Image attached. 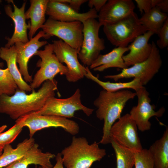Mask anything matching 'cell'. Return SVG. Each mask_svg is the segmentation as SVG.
Segmentation results:
<instances>
[{"label": "cell", "mask_w": 168, "mask_h": 168, "mask_svg": "<svg viewBox=\"0 0 168 168\" xmlns=\"http://www.w3.org/2000/svg\"><path fill=\"white\" fill-rule=\"evenodd\" d=\"M57 83L55 79L48 80L42 84L37 91L33 89L29 94L18 88L12 95L0 96V113L6 114L12 119L16 120L39 110L49 98L55 96Z\"/></svg>", "instance_id": "obj_1"}, {"label": "cell", "mask_w": 168, "mask_h": 168, "mask_svg": "<svg viewBox=\"0 0 168 168\" xmlns=\"http://www.w3.org/2000/svg\"><path fill=\"white\" fill-rule=\"evenodd\" d=\"M136 96V92L128 90H123L114 92L103 90L93 102L97 108L96 117L104 122L103 135L99 143L107 144L110 143V131L113 124L119 119L127 102Z\"/></svg>", "instance_id": "obj_2"}, {"label": "cell", "mask_w": 168, "mask_h": 168, "mask_svg": "<svg viewBox=\"0 0 168 168\" xmlns=\"http://www.w3.org/2000/svg\"><path fill=\"white\" fill-rule=\"evenodd\" d=\"M66 168H90L106 155L105 149L100 148L96 141L90 144L83 137L73 136L71 144L60 153Z\"/></svg>", "instance_id": "obj_3"}, {"label": "cell", "mask_w": 168, "mask_h": 168, "mask_svg": "<svg viewBox=\"0 0 168 168\" xmlns=\"http://www.w3.org/2000/svg\"><path fill=\"white\" fill-rule=\"evenodd\" d=\"M107 39L117 47H127L138 36L147 31L134 12L114 22L103 26Z\"/></svg>", "instance_id": "obj_4"}, {"label": "cell", "mask_w": 168, "mask_h": 168, "mask_svg": "<svg viewBox=\"0 0 168 168\" xmlns=\"http://www.w3.org/2000/svg\"><path fill=\"white\" fill-rule=\"evenodd\" d=\"M152 44V52L147 60L123 69L118 74L107 75L104 78L115 82L121 79L134 78L139 79L143 86L146 85L159 72L162 64L159 49L154 41Z\"/></svg>", "instance_id": "obj_5"}, {"label": "cell", "mask_w": 168, "mask_h": 168, "mask_svg": "<svg viewBox=\"0 0 168 168\" xmlns=\"http://www.w3.org/2000/svg\"><path fill=\"white\" fill-rule=\"evenodd\" d=\"M82 23L83 39L78 58L84 65L89 67L105 49V41L99 36L101 26L96 19L90 18Z\"/></svg>", "instance_id": "obj_6"}, {"label": "cell", "mask_w": 168, "mask_h": 168, "mask_svg": "<svg viewBox=\"0 0 168 168\" xmlns=\"http://www.w3.org/2000/svg\"><path fill=\"white\" fill-rule=\"evenodd\" d=\"M35 55L40 58L36 66L40 68L30 84L32 89L39 87L44 82L52 81L57 74L66 76L68 72L67 67L61 63L53 52L52 44L48 43L43 50H38Z\"/></svg>", "instance_id": "obj_7"}, {"label": "cell", "mask_w": 168, "mask_h": 168, "mask_svg": "<svg viewBox=\"0 0 168 168\" xmlns=\"http://www.w3.org/2000/svg\"><path fill=\"white\" fill-rule=\"evenodd\" d=\"M80 89H77L73 94L66 98L59 99L52 96L49 98L40 110L33 112L41 115H54L67 118L74 117L75 112L82 111L90 116L94 110L83 105L81 102Z\"/></svg>", "instance_id": "obj_8"}, {"label": "cell", "mask_w": 168, "mask_h": 168, "mask_svg": "<svg viewBox=\"0 0 168 168\" xmlns=\"http://www.w3.org/2000/svg\"><path fill=\"white\" fill-rule=\"evenodd\" d=\"M41 28L50 37L57 36L79 52L83 39L82 22H63L49 18Z\"/></svg>", "instance_id": "obj_9"}, {"label": "cell", "mask_w": 168, "mask_h": 168, "mask_svg": "<svg viewBox=\"0 0 168 168\" xmlns=\"http://www.w3.org/2000/svg\"><path fill=\"white\" fill-rule=\"evenodd\" d=\"M24 127L29 129L30 138L38 131L50 127L61 128L70 134L78 133L80 128L75 121L64 117L54 115L37 114L33 112L23 116Z\"/></svg>", "instance_id": "obj_10"}, {"label": "cell", "mask_w": 168, "mask_h": 168, "mask_svg": "<svg viewBox=\"0 0 168 168\" xmlns=\"http://www.w3.org/2000/svg\"><path fill=\"white\" fill-rule=\"evenodd\" d=\"M138 129L135 121L127 113L112 125L110 131L111 140L135 152L140 151L143 148Z\"/></svg>", "instance_id": "obj_11"}, {"label": "cell", "mask_w": 168, "mask_h": 168, "mask_svg": "<svg viewBox=\"0 0 168 168\" xmlns=\"http://www.w3.org/2000/svg\"><path fill=\"white\" fill-rule=\"evenodd\" d=\"M135 92L138 98V104L132 108L129 114L135 122L138 128L141 132H144L151 128L150 118L153 116L162 117L165 109L162 107L155 111V106L150 103L149 93L144 86Z\"/></svg>", "instance_id": "obj_12"}, {"label": "cell", "mask_w": 168, "mask_h": 168, "mask_svg": "<svg viewBox=\"0 0 168 168\" xmlns=\"http://www.w3.org/2000/svg\"><path fill=\"white\" fill-rule=\"evenodd\" d=\"M53 52L58 60L64 63L68 68L65 76L69 82H75L82 79L86 73L85 67L79 62V52L61 40L53 41Z\"/></svg>", "instance_id": "obj_13"}, {"label": "cell", "mask_w": 168, "mask_h": 168, "mask_svg": "<svg viewBox=\"0 0 168 168\" xmlns=\"http://www.w3.org/2000/svg\"><path fill=\"white\" fill-rule=\"evenodd\" d=\"M42 37L45 39L50 38L44 31L41 30L28 42H17L14 44L16 53V62L19 64V71L26 82L31 83L33 79L28 69L27 65L30 58L35 55L40 48L48 44L46 41L39 40Z\"/></svg>", "instance_id": "obj_14"}, {"label": "cell", "mask_w": 168, "mask_h": 168, "mask_svg": "<svg viewBox=\"0 0 168 168\" xmlns=\"http://www.w3.org/2000/svg\"><path fill=\"white\" fill-rule=\"evenodd\" d=\"M46 14L51 19L63 22L79 21L82 23L90 18H98L97 12L94 8L84 13L77 12L67 4L57 0H49L47 5Z\"/></svg>", "instance_id": "obj_15"}, {"label": "cell", "mask_w": 168, "mask_h": 168, "mask_svg": "<svg viewBox=\"0 0 168 168\" xmlns=\"http://www.w3.org/2000/svg\"><path fill=\"white\" fill-rule=\"evenodd\" d=\"M12 4L14 11H12L11 5L8 4L4 7L6 14L13 21L15 25L14 31L11 38L6 37L7 40L5 47L9 48L17 42L24 43L29 40L27 34V30L30 28V24H27L26 22L25 10L26 2L23 3L20 8H18L13 0L8 1Z\"/></svg>", "instance_id": "obj_16"}, {"label": "cell", "mask_w": 168, "mask_h": 168, "mask_svg": "<svg viewBox=\"0 0 168 168\" xmlns=\"http://www.w3.org/2000/svg\"><path fill=\"white\" fill-rule=\"evenodd\" d=\"M134 4L132 0H109L98 14L101 26L116 22L134 12Z\"/></svg>", "instance_id": "obj_17"}, {"label": "cell", "mask_w": 168, "mask_h": 168, "mask_svg": "<svg viewBox=\"0 0 168 168\" xmlns=\"http://www.w3.org/2000/svg\"><path fill=\"white\" fill-rule=\"evenodd\" d=\"M154 34L151 31H147L136 37L127 46L129 52L122 57L127 67L142 62L149 58L152 52V45L148 42Z\"/></svg>", "instance_id": "obj_18"}, {"label": "cell", "mask_w": 168, "mask_h": 168, "mask_svg": "<svg viewBox=\"0 0 168 168\" xmlns=\"http://www.w3.org/2000/svg\"><path fill=\"white\" fill-rule=\"evenodd\" d=\"M55 157L54 154L43 152L38 144L35 143L22 157L3 168H27L32 164L39 165L42 168H52L50 160Z\"/></svg>", "instance_id": "obj_19"}, {"label": "cell", "mask_w": 168, "mask_h": 168, "mask_svg": "<svg viewBox=\"0 0 168 168\" xmlns=\"http://www.w3.org/2000/svg\"><path fill=\"white\" fill-rule=\"evenodd\" d=\"M128 51L127 47H118L107 54H100L89 67L90 69L101 72L111 68H117L122 69L127 68L122 57L124 54Z\"/></svg>", "instance_id": "obj_20"}, {"label": "cell", "mask_w": 168, "mask_h": 168, "mask_svg": "<svg viewBox=\"0 0 168 168\" xmlns=\"http://www.w3.org/2000/svg\"><path fill=\"white\" fill-rule=\"evenodd\" d=\"M49 0H30V6L25 12L26 19H30L29 38L32 39L45 22V15Z\"/></svg>", "instance_id": "obj_21"}, {"label": "cell", "mask_w": 168, "mask_h": 168, "mask_svg": "<svg viewBox=\"0 0 168 168\" xmlns=\"http://www.w3.org/2000/svg\"><path fill=\"white\" fill-rule=\"evenodd\" d=\"M16 53L14 44L7 48H0V58L5 61L10 73L14 79L18 88L26 92L32 90L30 85L26 82L22 77L18 68L16 60Z\"/></svg>", "instance_id": "obj_22"}, {"label": "cell", "mask_w": 168, "mask_h": 168, "mask_svg": "<svg viewBox=\"0 0 168 168\" xmlns=\"http://www.w3.org/2000/svg\"><path fill=\"white\" fill-rule=\"evenodd\" d=\"M35 143L32 137L25 139L15 149L10 144L5 145L0 156V168L5 167L22 157Z\"/></svg>", "instance_id": "obj_23"}, {"label": "cell", "mask_w": 168, "mask_h": 168, "mask_svg": "<svg viewBox=\"0 0 168 168\" xmlns=\"http://www.w3.org/2000/svg\"><path fill=\"white\" fill-rule=\"evenodd\" d=\"M148 150L153 158L154 168H168V128L162 137L155 141Z\"/></svg>", "instance_id": "obj_24"}, {"label": "cell", "mask_w": 168, "mask_h": 168, "mask_svg": "<svg viewBox=\"0 0 168 168\" xmlns=\"http://www.w3.org/2000/svg\"><path fill=\"white\" fill-rule=\"evenodd\" d=\"M85 67L86 73L85 77L95 82L101 86L104 90L107 91L114 92L124 89H131L136 92L143 86L140 80L137 78H134L130 82H111L101 81L92 74L89 67Z\"/></svg>", "instance_id": "obj_25"}, {"label": "cell", "mask_w": 168, "mask_h": 168, "mask_svg": "<svg viewBox=\"0 0 168 168\" xmlns=\"http://www.w3.org/2000/svg\"><path fill=\"white\" fill-rule=\"evenodd\" d=\"M168 18L167 13L162 12L158 7H155L148 12L144 13L139 20L141 24L147 31L157 34Z\"/></svg>", "instance_id": "obj_26"}, {"label": "cell", "mask_w": 168, "mask_h": 168, "mask_svg": "<svg viewBox=\"0 0 168 168\" xmlns=\"http://www.w3.org/2000/svg\"><path fill=\"white\" fill-rule=\"evenodd\" d=\"M110 143L115 153L116 168H132L134 165L135 152L120 145L112 139Z\"/></svg>", "instance_id": "obj_27"}, {"label": "cell", "mask_w": 168, "mask_h": 168, "mask_svg": "<svg viewBox=\"0 0 168 168\" xmlns=\"http://www.w3.org/2000/svg\"><path fill=\"white\" fill-rule=\"evenodd\" d=\"M18 88L7 68L0 69V96L13 95Z\"/></svg>", "instance_id": "obj_28"}, {"label": "cell", "mask_w": 168, "mask_h": 168, "mask_svg": "<svg viewBox=\"0 0 168 168\" xmlns=\"http://www.w3.org/2000/svg\"><path fill=\"white\" fill-rule=\"evenodd\" d=\"M23 116L16 120L15 124L6 131L0 133V146L10 144L16 138L24 127Z\"/></svg>", "instance_id": "obj_29"}, {"label": "cell", "mask_w": 168, "mask_h": 168, "mask_svg": "<svg viewBox=\"0 0 168 168\" xmlns=\"http://www.w3.org/2000/svg\"><path fill=\"white\" fill-rule=\"evenodd\" d=\"M135 168H154L152 156L148 149H142L135 152Z\"/></svg>", "instance_id": "obj_30"}, {"label": "cell", "mask_w": 168, "mask_h": 168, "mask_svg": "<svg viewBox=\"0 0 168 168\" xmlns=\"http://www.w3.org/2000/svg\"><path fill=\"white\" fill-rule=\"evenodd\" d=\"M159 39L156 42L159 48L163 49L168 45V18L164 22L157 33Z\"/></svg>", "instance_id": "obj_31"}, {"label": "cell", "mask_w": 168, "mask_h": 168, "mask_svg": "<svg viewBox=\"0 0 168 168\" xmlns=\"http://www.w3.org/2000/svg\"><path fill=\"white\" fill-rule=\"evenodd\" d=\"M139 11L141 13L147 12L153 8L151 0H135Z\"/></svg>", "instance_id": "obj_32"}, {"label": "cell", "mask_w": 168, "mask_h": 168, "mask_svg": "<svg viewBox=\"0 0 168 168\" xmlns=\"http://www.w3.org/2000/svg\"><path fill=\"white\" fill-rule=\"evenodd\" d=\"M58 1L67 4L75 11L79 12L81 6L88 1L87 0H57Z\"/></svg>", "instance_id": "obj_33"}, {"label": "cell", "mask_w": 168, "mask_h": 168, "mask_svg": "<svg viewBox=\"0 0 168 168\" xmlns=\"http://www.w3.org/2000/svg\"><path fill=\"white\" fill-rule=\"evenodd\" d=\"M107 1V0H88V6L91 9L94 8L97 12H99Z\"/></svg>", "instance_id": "obj_34"}, {"label": "cell", "mask_w": 168, "mask_h": 168, "mask_svg": "<svg viewBox=\"0 0 168 168\" xmlns=\"http://www.w3.org/2000/svg\"><path fill=\"white\" fill-rule=\"evenodd\" d=\"M156 7L162 12L167 13L168 12V0H161Z\"/></svg>", "instance_id": "obj_35"}, {"label": "cell", "mask_w": 168, "mask_h": 168, "mask_svg": "<svg viewBox=\"0 0 168 168\" xmlns=\"http://www.w3.org/2000/svg\"><path fill=\"white\" fill-rule=\"evenodd\" d=\"M56 162L54 166L52 168H64L62 156L61 153H58L56 156ZM38 168H42L39 166Z\"/></svg>", "instance_id": "obj_36"}, {"label": "cell", "mask_w": 168, "mask_h": 168, "mask_svg": "<svg viewBox=\"0 0 168 168\" xmlns=\"http://www.w3.org/2000/svg\"><path fill=\"white\" fill-rule=\"evenodd\" d=\"M7 127V125H4L0 126V133H2Z\"/></svg>", "instance_id": "obj_37"}, {"label": "cell", "mask_w": 168, "mask_h": 168, "mask_svg": "<svg viewBox=\"0 0 168 168\" xmlns=\"http://www.w3.org/2000/svg\"><path fill=\"white\" fill-rule=\"evenodd\" d=\"M4 147L0 146V156L2 153Z\"/></svg>", "instance_id": "obj_38"}, {"label": "cell", "mask_w": 168, "mask_h": 168, "mask_svg": "<svg viewBox=\"0 0 168 168\" xmlns=\"http://www.w3.org/2000/svg\"><path fill=\"white\" fill-rule=\"evenodd\" d=\"M1 1L0 0V2H1ZM4 66V63L2 62H0V69L2 68Z\"/></svg>", "instance_id": "obj_39"}]
</instances>
